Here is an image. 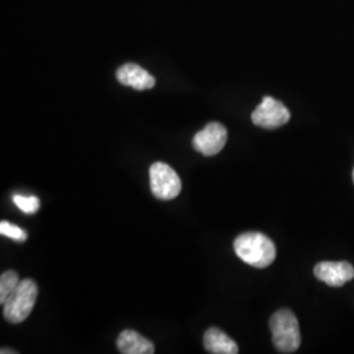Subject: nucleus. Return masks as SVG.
Returning <instances> with one entry per match:
<instances>
[{
    "label": "nucleus",
    "mask_w": 354,
    "mask_h": 354,
    "mask_svg": "<svg viewBox=\"0 0 354 354\" xmlns=\"http://www.w3.org/2000/svg\"><path fill=\"white\" fill-rule=\"evenodd\" d=\"M234 251L245 264L266 268L276 259V245L261 232H244L234 241Z\"/></svg>",
    "instance_id": "1"
},
{
    "label": "nucleus",
    "mask_w": 354,
    "mask_h": 354,
    "mask_svg": "<svg viewBox=\"0 0 354 354\" xmlns=\"http://www.w3.org/2000/svg\"><path fill=\"white\" fill-rule=\"evenodd\" d=\"M269 327L272 339L279 353H294L301 346V330L297 317L290 310L282 308L274 313Z\"/></svg>",
    "instance_id": "2"
},
{
    "label": "nucleus",
    "mask_w": 354,
    "mask_h": 354,
    "mask_svg": "<svg viewBox=\"0 0 354 354\" xmlns=\"http://www.w3.org/2000/svg\"><path fill=\"white\" fill-rule=\"evenodd\" d=\"M37 283L33 279L20 281L17 288L3 304L4 317L12 324L23 323L33 311V307L37 302Z\"/></svg>",
    "instance_id": "3"
},
{
    "label": "nucleus",
    "mask_w": 354,
    "mask_h": 354,
    "mask_svg": "<svg viewBox=\"0 0 354 354\" xmlns=\"http://www.w3.org/2000/svg\"><path fill=\"white\" fill-rule=\"evenodd\" d=\"M150 187L158 200L169 201L180 194L181 180L172 167L156 162L150 167Z\"/></svg>",
    "instance_id": "4"
},
{
    "label": "nucleus",
    "mask_w": 354,
    "mask_h": 354,
    "mask_svg": "<svg viewBox=\"0 0 354 354\" xmlns=\"http://www.w3.org/2000/svg\"><path fill=\"white\" fill-rule=\"evenodd\" d=\"M290 112L282 102L266 96L261 104L253 111L252 122L263 129H277L288 124Z\"/></svg>",
    "instance_id": "5"
},
{
    "label": "nucleus",
    "mask_w": 354,
    "mask_h": 354,
    "mask_svg": "<svg viewBox=\"0 0 354 354\" xmlns=\"http://www.w3.org/2000/svg\"><path fill=\"white\" fill-rule=\"evenodd\" d=\"M227 143V129L219 122H210L193 138V147L205 156H214Z\"/></svg>",
    "instance_id": "6"
},
{
    "label": "nucleus",
    "mask_w": 354,
    "mask_h": 354,
    "mask_svg": "<svg viewBox=\"0 0 354 354\" xmlns=\"http://www.w3.org/2000/svg\"><path fill=\"white\" fill-rule=\"evenodd\" d=\"M314 274L326 285L340 288L353 279L354 268L346 261H323L314 268Z\"/></svg>",
    "instance_id": "7"
},
{
    "label": "nucleus",
    "mask_w": 354,
    "mask_h": 354,
    "mask_svg": "<svg viewBox=\"0 0 354 354\" xmlns=\"http://www.w3.org/2000/svg\"><path fill=\"white\" fill-rule=\"evenodd\" d=\"M117 80L127 87L146 91L155 87V77L143 67L136 64H127L117 70Z\"/></svg>",
    "instance_id": "8"
},
{
    "label": "nucleus",
    "mask_w": 354,
    "mask_h": 354,
    "mask_svg": "<svg viewBox=\"0 0 354 354\" xmlns=\"http://www.w3.org/2000/svg\"><path fill=\"white\" fill-rule=\"evenodd\" d=\"M117 349L122 354H152L155 352L153 344L133 329H125L120 333Z\"/></svg>",
    "instance_id": "9"
},
{
    "label": "nucleus",
    "mask_w": 354,
    "mask_h": 354,
    "mask_svg": "<svg viewBox=\"0 0 354 354\" xmlns=\"http://www.w3.org/2000/svg\"><path fill=\"white\" fill-rule=\"evenodd\" d=\"M203 346L209 353L236 354L239 353V346L230 336L219 328L207 329L203 335Z\"/></svg>",
    "instance_id": "10"
},
{
    "label": "nucleus",
    "mask_w": 354,
    "mask_h": 354,
    "mask_svg": "<svg viewBox=\"0 0 354 354\" xmlns=\"http://www.w3.org/2000/svg\"><path fill=\"white\" fill-rule=\"evenodd\" d=\"M19 282H20L19 274L13 270H7L1 274V277H0V304H6L8 297L17 288Z\"/></svg>",
    "instance_id": "11"
},
{
    "label": "nucleus",
    "mask_w": 354,
    "mask_h": 354,
    "mask_svg": "<svg viewBox=\"0 0 354 354\" xmlns=\"http://www.w3.org/2000/svg\"><path fill=\"white\" fill-rule=\"evenodd\" d=\"M13 203L26 214H35V213H37L38 209H39V200L36 196L15 194L13 196Z\"/></svg>",
    "instance_id": "12"
},
{
    "label": "nucleus",
    "mask_w": 354,
    "mask_h": 354,
    "mask_svg": "<svg viewBox=\"0 0 354 354\" xmlns=\"http://www.w3.org/2000/svg\"><path fill=\"white\" fill-rule=\"evenodd\" d=\"M0 234L3 236L11 238L13 241H20V243H23V241H26L28 239L26 231H24L23 228L19 227V226H16V225L7 222V221H1L0 222Z\"/></svg>",
    "instance_id": "13"
},
{
    "label": "nucleus",
    "mask_w": 354,
    "mask_h": 354,
    "mask_svg": "<svg viewBox=\"0 0 354 354\" xmlns=\"http://www.w3.org/2000/svg\"><path fill=\"white\" fill-rule=\"evenodd\" d=\"M0 353H1V354H10V353L16 354V353H17V352H16V351H8V349H6V348H3V349H1V351H0Z\"/></svg>",
    "instance_id": "14"
},
{
    "label": "nucleus",
    "mask_w": 354,
    "mask_h": 354,
    "mask_svg": "<svg viewBox=\"0 0 354 354\" xmlns=\"http://www.w3.org/2000/svg\"><path fill=\"white\" fill-rule=\"evenodd\" d=\"M353 181H354V171H353Z\"/></svg>",
    "instance_id": "15"
}]
</instances>
